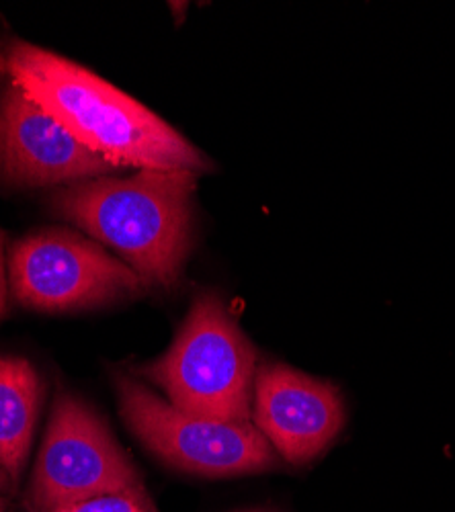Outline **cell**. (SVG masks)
Segmentation results:
<instances>
[{
	"mask_svg": "<svg viewBox=\"0 0 455 512\" xmlns=\"http://www.w3.org/2000/svg\"><path fill=\"white\" fill-rule=\"evenodd\" d=\"M41 379L21 357H0V467L17 484L27 465L41 406Z\"/></svg>",
	"mask_w": 455,
	"mask_h": 512,
	"instance_id": "9c48e42d",
	"label": "cell"
},
{
	"mask_svg": "<svg viewBox=\"0 0 455 512\" xmlns=\"http://www.w3.org/2000/svg\"><path fill=\"white\" fill-rule=\"evenodd\" d=\"M9 486H11V480H9V476L3 472V467H0V492H5Z\"/></svg>",
	"mask_w": 455,
	"mask_h": 512,
	"instance_id": "7c38bea8",
	"label": "cell"
},
{
	"mask_svg": "<svg viewBox=\"0 0 455 512\" xmlns=\"http://www.w3.org/2000/svg\"><path fill=\"white\" fill-rule=\"evenodd\" d=\"M48 512H152V510H148L144 504H140L130 496L113 494V496H97L89 500H80Z\"/></svg>",
	"mask_w": 455,
	"mask_h": 512,
	"instance_id": "30bf717a",
	"label": "cell"
},
{
	"mask_svg": "<svg viewBox=\"0 0 455 512\" xmlns=\"http://www.w3.org/2000/svg\"><path fill=\"white\" fill-rule=\"evenodd\" d=\"M345 422L341 392L281 363L257 369L253 424L275 453L292 465L318 457L337 439Z\"/></svg>",
	"mask_w": 455,
	"mask_h": 512,
	"instance_id": "ba28073f",
	"label": "cell"
},
{
	"mask_svg": "<svg viewBox=\"0 0 455 512\" xmlns=\"http://www.w3.org/2000/svg\"><path fill=\"white\" fill-rule=\"evenodd\" d=\"M187 170H138L130 179L101 177L56 189L54 216L111 248L146 285H179L193 246V193Z\"/></svg>",
	"mask_w": 455,
	"mask_h": 512,
	"instance_id": "7a4b0ae2",
	"label": "cell"
},
{
	"mask_svg": "<svg viewBox=\"0 0 455 512\" xmlns=\"http://www.w3.org/2000/svg\"><path fill=\"white\" fill-rule=\"evenodd\" d=\"M257 351L222 297L197 295L169 351L136 367L177 410L222 422H253Z\"/></svg>",
	"mask_w": 455,
	"mask_h": 512,
	"instance_id": "3957f363",
	"label": "cell"
},
{
	"mask_svg": "<svg viewBox=\"0 0 455 512\" xmlns=\"http://www.w3.org/2000/svg\"><path fill=\"white\" fill-rule=\"evenodd\" d=\"M119 166L91 152L13 82L0 97V185L60 187L113 177Z\"/></svg>",
	"mask_w": 455,
	"mask_h": 512,
	"instance_id": "52a82bcc",
	"label": "cell"
},
{
	"mask_svg": "<svg viewBox=\"0 0 455 512\" xmlns=\"http://www.w3.org/2000/svg\"><path fill=\"white\" fill-rule=\"evenodd\" d=\"M7 510V504H5V500H0V512H5Z\"/></svg>",
	"mask_w": 455,
	"mask_h": 512,
	"instance_id": "4fadbf2b",
	"label": "cell"
},
{
	"mask_svg": "<svg viewBox=\"0 0 455 512\" xmlns=\"http://www.w3.org/2000/svg\"><path fill=\"white\" fill-rule=\"evenodd\" d=\"M255 512H261V510H255Z\"/></svg>",
	"mask_w": 455,
	"mask_h": 512,
	"instance_id": "9a60e30c",
	"label": "cell"
},
{
	"mask_svg": "<svg viewBox=\"0 0 455 512\" xmlns=\"http://www.w3.org/2000/svg\"><path fill=\"white\" fill-rule=\"evenodd\" d=\"M7 273L15 300L41 312L97 308L148 287L117 256L62 228L37 230L15 240L7 252Z\"/></svg>",
	"mask_w": 455,
	"mask_h": 512,
	"instance_id": "8992f818",
	"label": "cell"
},
{
	"mask_svg": "<svg viewBox=\"0 0 455 512\" xmlns=\"http://www.w3.org/2000/svg\"><path fill=\"white\" fill-rule=\"evenodd\" d=\"M7 287H9V273H7L3 236H0V318H3L7 310Z\"/></svg>",
	"mask_w": 455,
	"mask_h": 512,
	"instance_id": "8fae6325",
	"label": "cell"
},
{
	"mask_svg": "<svg viewBox=\"0 0 455 512\" xmlns=\"http://www.w3.org/2000/svg\"><path fill=\"white\" fill-rule=\"evenodd\" d=\"M3 68L11 82L91 152L119 168L208 173L212 162L146 105L91 70L15 39Z\"/></svg>",
	"mask_w": 455,
	"mask_h": 512,
	"instance_id": "6da1fadb",
	"label": "cell"
},
{
	"mask_svg": "<svg viewBox=\"0 0 455 512\" xmlns=\"http://www.w3.org/2000/svg\"><path fill=\"white\" fill-rule=\"evenodd\" d=\"M123 420L162 461L183 472L228 478L279 467V457L253 422L191 416L156 396L136 377L115 375Z\"/></svg>",
	"mask_w": 455,
	"mask_h": 512,
	"instance_id": "5b68a950",
	"label": "cell"
},
{
	"mask_svg": "<svg viewBox=\"0 0 455 512\" xmlns=\"http://www.w3.org/2000/svg\"><path fill=\"white\" fill-rule=\"evenodd\" d=\"M0 66H3V60H0Z\"/></svg>",
	"mask_w": 455,
	"mask_h": 512,
	"instance_id": "5bb4252c",
	"label": "cell"
},
{
	"mask_svg": "<svg viewBox=\"0 0 455 512\" xmlns=\"http://www.w3.org/2000/svg\"><path fill=\"white\" fill-rule=\"evenodd\" d=\"M130 496L154 512L130 457L105 420L82 400L60 392L27 494L31 512H48L97 496Z\"/></svg>",
	"mask_w": 455,
	"mask_h": 512,
	"instance_id": "277c9868",
	"label": "cell"
}]
</instances>
